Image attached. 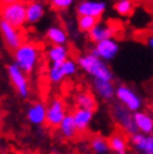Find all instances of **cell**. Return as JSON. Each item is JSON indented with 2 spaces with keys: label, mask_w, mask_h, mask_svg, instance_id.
I'll list each match as a JSON object with an SVG mask.
<instances>
[{
  "label": "cell",
  "mask_w": 153,
  "mask_h": 154,
  "mask_svg": "<svg viewBox=\"0 0 153 154\" xmlns=\"http://www.w3.org/2000/svg\"><path fill=\"white\" fill-rule=\"evenodd\" d=\"M151 115L153 117V102H152V104H151Z\"/></svg>",
  "instance_id": "cell-30"
},
{
  "label": "cell",
  "mask_w": 153,
  "mask_h": 154,
  "mask_svg": "<svg viewBox=\"0 0 153 154\" xmlns=\"http://www.w3.org/2000/svg\"><path fill=\"white\" fill-rule=\"evenodd\" d=\"M128 142L139 154H153V139L151 135L137 132L129 135Z\"/></svg>",
  "instance_id": "cell-12"
},
{
  "label": "cell",
  "mask_w": 153,
  "mask_h": 154,
  "mask_svg": "<svg viewBox=\"0 0 153 154\" xmlns=\"http://www.w3.org/2000/svg\"><path fill=\"white\" fill-rule=\"evenodd\" d=\"M75 105L78 109L94 112L98 106V102L93 93H90V91H80L75 97Z\"/></svg>",
  "instance_id": "cell-20"
},
{
  "label": "cell",
  "mask_w": 153,
  "mask_h": 154,
  "mask_svg": "<svg viewBox=\"0 0 153 154\" xmlns=\"http://www.w3.org/2000/svg\"><path fill=\"white\" fill-rule=\"evenodd\" d=\"M93 89L95 94L104 102H111L113 98H116V87L112 82L93 80Z\"/></svg>",
  "instance_id": "cell-16"
},
{
  "label": "cell",
  "mask_w": 153,
  "mask_h": 154,
  "mask_svg": "<svg viewBox=\"0 0 153 154\" xmlns=\"http://www.w3.org/2000/svg\"><path fill=\"white\" fill-rule=\"evenodd\" d=\"M98 23H99L98 19L92 18V17H78V20H76L78 29L83 33H89Z\"/></svg>",
  "instance_id": "cell-26"
},
{
  "label": "cell",
  "mask_w": 153,
  "mask_h": 154,
  "mask_svg": "<svg viewBox=\"0 0 153 154\" xmlns=\"http://www.w3.org/2000/svg\"><path fill=\"white\" fill-rule=\"evenodd\" d=\"M73 4V0H52L50 5L57 10H67L68 8H70Z\"/></svg>",
  "instance_id": "cell-28"
},
{
  "label": "cell",
  "mask_w": 153,
  "mask_h": 154,
  "mask_svg": "<svg viewBox=\"0 0 153 154\" xmlns=\"http://www.w3.org/2000/svg\"><path fill=\"white\" fill-rule=\"evenodd\" d=\"M0 35H2L6 48H9L13 51L17 50L24 43L23 42V34L20 32V29H17L9 25L8 23L3 20H0Z\"/></svg>",
  "instance_id": "cell-9"
},
{
  "label": "cell",
  "mask_w": 153,
  "mask_h": 154,
  "mask_svg": "<svg viewBox=\"0 0 153 154\" xmlns=\"http://www.w3.org/2000/svg\"><path fill=\"white\" fill-rule=\"evenodd\" d=\"M45 14V4L42 2L27 3V23L30 25L40 21Z\"/></svg>",
  "instance_id": "cell-18"
},
{
  "label": "cell",
  "mask_w": 153,
  "mask_h": 154,
  "mask_svg": "<svg viewBox=\"0 0 153 154\" xmlns=\"http://www.w3.org/2000/svg\"><path fill=\"white\" fill-rule=\"evenodd\" d=\"M116 34V28L113 25L105 24V23H98V24L88 33V38L92 43L98 44L103 40L112 39Z\"/></svg>",
  "instance_id": "cell-13"
},
{
  "label": "cell",
  "mask_w": 153,
  "mask_h": 154,
  "mask_svg": "<svg viewBox=\"0 0 153 154\" xmlns=\"http://www.w3.org/2000/svg\"><path fill=\"white\" fill-rule=\"evenodd\" d=\"M73 119L75 123V127L78 132H86L89 128L92 120L94 117V112H89V110H83V109H76L72 113Z\"/></svg>",
  "instance_id": "cell-19"
},
{
  "label": "cell",
  "mask_w": 153,
  "mask_h": 154,
  "mask_svg": "<svg viewBox=\"0 0 153 154\" xmlns=\"http://www.w3.org/2000/svg\"><path fill=\"white\" fill-rule=\"evenodd\" d=\"M45 39L50 43V45H67L68 34L62 26L52 25L45 30Z\"/></svg>",
  "instance_id": "cell-17"
},
{
  "label": "cell",
  "mask_w": 153,
  "mask_h": 154,
  "mask_svg": "<svg viewBox=\"0 0 153 154\" xmlns=\"http://www.w3.org/2000/svg\"><path fill=\"white\" fill-rule=\"evenodd\" d=\"M78 66L83 72H86L93 80H103V82H112L113 80V72L108 66L105 61L101 60L93 55L92 53H87L79 55L76 59Z\"/></svg>",
  "instance_id": "cell-2"
},
{
  "label": "cell",
  "mask_w": 153,
  "mask_h": 154,
  "mask_svg": "<svg viewBox=\"0 0 153 154\" xmlns=\"http://www.w3.org/2000/svg\"><path fill=\"white\" fill-rule=\"evenodd\" d=\"M40 48L33 42H24L20 47L14 50L13 59L14 64H17L27 75L33 74L40 61Z\"/></svg>",
  "instance_id": "cell-1"
},
{
  "label": "cell",
  "mask_w": 153,
  "mask_h": 154,
  "mask_svg": "<svg viewBox=\"0 0 153 154\" xmlns=\"http://www.w3.org/2000/svg\"><path fill=\"white\" fill-rule=\"evenodd\" d=\"M25 115L32 125L40 127L47 122V106L43 102H33L28 105Z\"/></svg>",
  "instance_id": "cell-11"
},
{
  "label": "cell",
  "mask_w": 153,
  "mask_h": 154,
  "mask_svg": "<svg viewBox=\"0 0 153 154\" xmlns=\"http://www.w3.org/2000/svg\"><path fill=\"white\" fill-rule=\"evenodd\" d=\"M118 154H127V152H123V153H118Z\"/></svg>",
  "instance_id": "cell-32"
},
{
  "label": "cell",
  "mask_w": 153,
  "mask_h": 154,
  "mask_svg": "<svg viewBox=\"0 0 153 154\" xmlns=\"http://www.w3.org/2000/svg\"><path fill=\"white\" fill-rule=\"evenodd\" d=\"M113 8L116 13L120 15V17H128V15H131L133 13L134 3L131 2V0H118V2L114 3Z\"/></svg>",
  "instance_id": "cell-25"
},
{
  "label": "cell",
  "mask_w": 153,
  "mask_h": 154,
  "mask_svg": "<svg viewBox=\"0 0 153 154\" xmlns=\"http://www.w3.org/2000/svg\"><path fill=\"white\" fill-rule=\"evenodd\" d=\"M90 149L93 150L95 154H105L109 150L108 145V139H105L102 135H94L90 138Z\"/></svg>",
  "instance_id": "cell-23"
},
{
  "label": "cell",
  "mask_w": 153,
  "mask_h": 154,
  "mask_svg": "<svg viewBox=\"0 0 153 154\" xmlns=\"http://www.w3.org/2000/svg\"><path fill=\"white\" fill-rule=\"evenodd\" d=\"M18 154H32V153H27V152H18Z\"/></svg>",
  "instance_id": "cell-31"
},
{
  "label": "cell",
  "mask_w": 153,
  "mask_h": 154,
  "mask_svg": "<svg viewBox=\"0 0 153 154\" xmlns=\"http://www.w3.org/2000/svg\"><path fill=\"white\" fill-rule=\"evenodd\" d=\"M134 118V124L137 128V132L146 134V135H152L153 133V117L151 113L139 110L133 113Z\"/></svg>",
  "instance_id": "cell-14"
},
{
  "label": "cell",
  "mask_w": 153,
  "mask_h": 154,
  "mask_svg": "<svg viewBox=\"0 0 153 154\" xmlns=\"http://www.w3.org/2000/svg\"><path fill=\"white\" fill-rule=\"evenodd\" d=\"M63 64V63H62ZM62 64H50L48 68V79L53 84H60L67 76L63 70Z\"/></svg>",
  "instance_id": "cell-24"
},
{
  "label": "cell",
  "mask_w": 153,
  "mask_h": 154,
  "mask_svg": "<svg viewBox=\"0 0 153 154\" xmlns=\"http://www.w3.org/2000/svg\"><path fill=\"white\" fill-rule=\"evenodd\" d=\"M67 115L65 104L60 98H53L47 106V122L45 124L50 128H59Z\"/></svg>",
  "instance_id": "cell-7"
},
{
  "label": "cell",
  "mask_w": 153,
  "mask_h": 154,
  "mask_svg": "<svg viewBox=\"0 0 153 154\" xmlns=\"http://www.w3.org/2000/svg\"><path fill=\"white\" fill-rule=\"evenodd\" d=\"M59 130V134L62 135L64 139H73V138L76 135V127H75V123L73 119V115L72 114H67L65 118L63 119L62 124L59 125L58 128Z\"/></svg>",
  "instance_id": "cell-22"
},
{
  "label": "cell",
  "mask_w": 153,
  "mask_h": 154,
  "mask_svg": "<svg viewBox=\"0 0 153 154\" xmlns=\"http://www.w3.org/2000/svg\"><path fill=\"white\" fill-rule=\"evenodd\" d=\"M0 20L9 25L21 29L27 24V3L3 2L0 3Z\"/></svg>",
  "instance_id": "cell-3"
},
{
  "label": "cell",
  "mask_w": 153,
  "mask_h": 154,
  "mask_svg": "<svg viewBox=\"0 0 153 154\" xmlns=\"http://www.w3.org/2000/svg\"><path fill=\"white\" fill-rule=\"evenodd\" d=\"M128 139L124 135V133L122 132H114L109 138H108V145H109V150L113 153H123L127 152L128 148Z\"/></svg>",
  "instance_id": "cell-21"
},
{
  "label": "cell",
  "mask_w": 153,
  "mask_h": 154,
  "mask_svg": "<svg viewBox=\"0 0 153 154\" xmlns=\"http://www.w3.org/2000/svg\"><path fill=\"white\" fill-rule=\"evenodd\" d=\"M107 10V3L104 2H95V0H83L78 3L75 8V11L78 17H92L99 20L102 15Z\"/></svg>",
  "instance_id": "cell-10"
},
{
  "label": "cell",
  "mask_w": 153,
  "mask_h": 154,
  "mask_svg": "<svg viewBox=\"0 0 153 154\" xmlns=\"http://www.w3.org/2000/svg\"><path fill=\"white\" fill-rule=\"evenodd\" d=\"M70 51L67 45H50L47 50V58L50 64H62L69 59Z\"/></svg>",
  "instance_id": "cell-15"
},
{
  "label": "cell",
  "mask_w": 153,
  "mask_h": 154,
  "mask_svg": "<svg viewBox=\"0 0 153 154\" xmlns=\"http://www.w3.org/2000/svg\"><path fill=\"white\" fill-rule=\"evenodd\" d=\"M151 137H152V139H153V133H152V135H151Z\"/></svg>",
  "instance_id": "cell-33"
},
{
  "label": "cell",
  "mask_w": 153,
  "mask_h": 154,
  "mask_svg": "<svg viewBox=\"0 0 153 154\" xmlns=\"http://www.w3.org/2000/svg\"><path fill=\"white\" fill-rule=\"evenodd\" d=\"M63 65V70H64V74L67 78H70V76H74L76 74V72H78V63H76V60L74 59H68L67 61H64V63L62 64Z\"/></svg>",
  "instance_id": "cell-27"
},
{
  "label": "cell",
  "mask_w": 153,
  "mask_h": 154,
  "mask_svg": "<svg viewBox=\"0 0 153 154\" xmlns=\"http://www.w3.org/2000/svg\"><path fill=\"white\" fill-rule=\"evenodd\" d=\"M147 44H148V47L153 50V35H149L147 38Z\"/></svg>",
  "instance_id": "cell-29"
},
{
  "label": "cell",
  "mask_w": 153,
  "mask_h": 154,
  "mask_svg": "<svg viewBox=\"0 0 153 154\" xmlns=\"http://www.w3.org/2000/svg\"><path fill=\"white\" fill-rule=\"evenodd\" d=\"M111 112H112L114 120L117 122V124L119 125V128L122 129V132L124 134L132 135V134L137 133V128L134 124V118H133L132 112L126 109V108L123 105H120L119 103L113 104Z\"/></svg>",
  "instance_id": "cell-6"
},
{
  "label": "cell",
  "mask_w": 153,
  "mask_h": 154,
  "mask_svg": "<svg viewBox=\"0 0 153 154\" xmlns=\"http://www.w3.org/2000/svg\"><path fill=\"white\" fill-rule=\"evenodd\" d=\"M138 154H139V153H138Z\"/></svg>",
  "instance_id": "cell-34"
},
{
  "label": "cell",
  "mask_w": 153,
  "mask_h": 154,
  "mask_svg": "<svg viewBox=\"0 0 153 154\" xmlns=\"http://www.w3.org/2000/svg\"><path fill=\"white\" fill-rule=\"evenodd\" d=\"M119 49H120L119 43L114 38H112V39H107V40H103L101 43L95 44L90 53L107 63V61L113 60L118 55Z\"/></svg>",
  "instance_id": "cell-8"
},
{
  "label": "cell",
  "mask_w": 153,
  "mask_h": 154,
  "mask_svg": "<svg viewBox=\"0 0 153 154\" xmlns=\"http://www.w3.org/2000/svg\"><path fill=\"white\" fill-rule=\"evenodd\" d=\"M6 73H8V76H9V80L11 83L13 88L18 93V95L21 99H28L30 94V85H29L28 75L14 63L8 64Z\"/></svg>",
  "instance_id": "cell-5"
},
{
  "label": "cell",
  "mask_w": 153,
  "mask_h": 154,
  "mask_svg": "<svg viewBox=\"0 0 153 154\" xmlns=\"http://www.w3.org/2000/svg\"><path fill=\"white\" fill-rule=\"evenodd\" d=\"M116 99L120 105H123L129 112L136 113L142 110L143 100L138 93L126 84H120L116 88Z\"/></svg>",
  "instance_id": "cell-4"
}]
</instances>
